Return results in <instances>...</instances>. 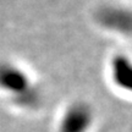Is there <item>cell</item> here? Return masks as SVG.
<instances>
[{"label":"cell","mask_w":132,"mask_h":132,"mask_svg":"<svg viewBox=\"0 0 132 132\" xmlns=\"http://www.w3.org/2000/svg\"><path fill=\"white\" fill-rule=\"evenodd\" d=\"M111 78L116 87L132 94V60L118 54L111 60Z\"/></svg>","instance_id":"277c9868"},{"label":"cell","mask_w":132,"mask_h":132,"mask_svg":"<svg viewBox=\"0 0 132 132\" xmlns=\"http://www.w3.org/2000/svg\"><path fill=\"white\" fill-rule=\"evenodd\" d=\"M97 21L104 28L122 36H132V10L122 6H104L97 14Z\"/></svg>","instance_id":"6da1fadb"},{"label":"cell","mask_w":132,"mask_h":132,"mask_svg":"<svg viewBox=\"0 0 132 132\" xmlns=\"http://www.w3.org/2000/svg\"><path fill=\"white\" fill-rule=\"evenodd\" d=\"M28 75L12 62H0V89L11 94L12 100L32 87Z\"/></svg>","instance_id":"7a4b0ae2"},{"label":"cell","mask_w":132,"mask_h":132,"mask_svg":"<svg viewBox=\"0 0 132 132\" xmlns=\"http://www.w3.org/2000/svg\"><path fill=\"white\" fill-rule=\"evenodd\" d=\"M94 114L83 102L71 104L66 109L59 123V132H88L93 123Z\"/></svg>","instance_id":"3957f363"}]
</instances>
